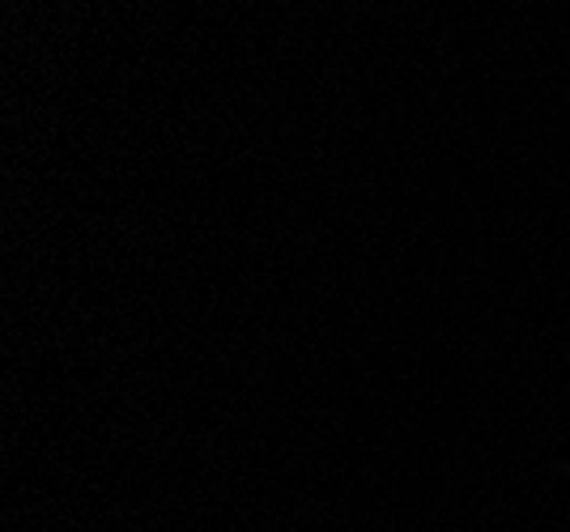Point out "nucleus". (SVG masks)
<instances>
[]
</instances>
